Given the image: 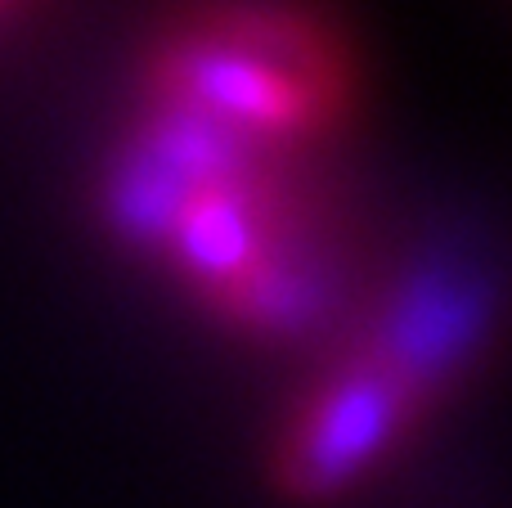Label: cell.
<instances>
[{
	"label": "cell",
	"mask_w": 512,
	"mask_h": 508,
	"mask_svg": "<svg viewBox=\"0 0 512 508\" xmlns=\"http://www.w3.org/2000/svg\"><path fill=\"white\" fill-rule=\"evenodd\" d=\"M436 410L400 360L346 329L270 432L265 477L292 504H333L391 464Z\"/></svg>",
	"instance_id": "2"
},
{
	"label": "cell",
	"mask_w": 512,
	"mask_h": 508,
	"mask_svg": "<svg viewBox=\"0 0 512 508\" xmlns=\"http://www.w3.org/2000/svg\"><path fill=\"white\" fill-rule=\"evenodd\" d=\"M140 86L144 108L288 162L342 131L360 72L346 36L306 0H198L153 36Z\"/></svg>",
	"instance_id": "1"
}]
</instances>
